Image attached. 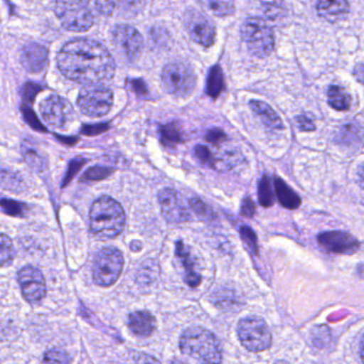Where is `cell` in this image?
Masks as SVG:
<instances>
[{
  "label": "cell",
  "instance_id": "cell-11",
  "mask_svg": "<svg viewBox=\"0 0 364 364\" xmlns=\"http://www.w3.org/2000/svg\"><path fill=\"white\" fill-rule=\"evenodd\" d=\"M40 112L46 124L53 129H69L75 120L73 106L59 95L46 97L40 105Z\"/></svg>",
  "mask_w": 364,
  "mask_h": 364
},
{
  "label": "cell",
  "instance_id": "cell-43",
  "mask_svg": "<svg viewBox=\"0 0 364 364\" xmlns=\"http://www.w3.org/2000/svg\"><path fill=\"white\" fill-rule=\"evenodd\" d=\"M172 364H183V362L178 361V360H176V362H173Z\"/></svg>",
  "mask_w": 364,
  "mask_h": 364
},
{
  "label": "cell",
  "instance_id": "cell-28",
  "mask_svg": "<svg viewBox=\"0 0 364 364\" xmlns=\"http://www.w3.org/2000/svg\"><path fill=\"white\" fill-rule=\"evenodd\" d=\"M201 5L205 6L208 10L217 16H231L235 11L233 1H204Z\"/></svg>",
  "mask_w": 364,
  "mask_h": 364
},
{
  "label": "cell",
  "instance_id": "cell-30",
  "mask_svg": "<svg viewBox=\"0 0 364 364\" xmlns=\"http://www.w3.org/2000/svg\"><path fill=\"white\" fill-rule=\"evenodd\" d=\"M195 156L202 165L206 166V167L215 168L216 166V159L208 146L198 144L195 148Z\"/></svg>",
  "mask_w": 364,
  "mask_h": 364
},
{
  "label": "cell",
  "instance_id": "cell-32",
  "mask_svg": "<svg viewBox=\"0 0 364 364\" xmlns=\"http://www.w3.org/2000/svg\"><path fill=\"white\" fill-rule=\"evenodd\" d=\"M189 204H191V208H193V212L200 217H208L210 218V215H212V210H210L208 205L200 199H191L189 201Z\"/></svg>",
  "mask_w": 364,
  "mask_h": 364
},
{
  "label": "cell",
  "instance_id": "cell-1",
  "mask_svg": "<svg viewBox=\"0 0 364 364\" xmlns=\"http://www.w3.org/2000/svg\"><path fill=\"white\" fill-rule=\"evenodd\" d=\"M57 65L65 77L86 86L108 82L116 72V63L107 48L86 38L65 43L57 57Z\"/></svg>",
  "mask_w": 364,
  "mask_h": 364
},
{
  "label": "cell",
  "instance_id": "cell-3",
  "mask_svg": "<svg viewBox=\"0 0 364 364\" xmlns=\"http://www.w3.org/2000/svg\"><path fill=\"white\" fill-rule=\"evenodd\" d=\"M180 349L200 364H220L223 361L220 342L212 331L204 328L193 327L183 332Z\"/></svg>",
  "mask_w": 364,
  "mask_h": 364
},
{
  "label": "cell",
  "instance_id": "cell-6",
  "mask_svg": "<svg viewBox=\"0 0 364 364\" xmlns=\"http://www.w3.org/2000/svg\"><path fill=\"white\" fill-rule=\"evenodd\" d=\"M55 14L61 25L73 33H85L92 27L95 16L86 1H58Z\"/></svg>",
  "mask_w": 364,
  "mask_h": 364
},
{
  "label": "cell",
  "instance_id": "cell-40",
  "mask_svg": "<svg viewBox=\"0 0 364 364\" xmlns=\"http://www.w3.org/2000/svg\"><path fill=\"white\" fill-rule=\"evenodd\" d=\"M297 122L302 131H313V129H314L315 127L314 124H313L312 121H311L310 119L306 118V117H298Z\"/></svg>",
  "mask_w": 364,
  "mask_h": 364
},
{
  "label": "cell",
  "instance_id": "cell-14",
  "mask_svg": "<svg viewBox=\"0 0 364 364\" xmlns=\"http://www.w3.org/2000/svg\"><path fill=\"white\" fill-rule=\"evenodd\" d=\"M23 296L29 304H39L46 293V279L38 268L25 266L18 272Z\"/></svg>",
  "mask_w": 364,
  "mask_h": 364
},
{
  "label": "cell",
  "instance_id": "cell-4",
  "mask_svg": "<svg viewBox=\"0 0 364 364\" xmlns=\"http://www.w3.org/2000/svg\"><path fill=\"white\" fill-rule=\"evenodd\" d=\"M240 33L242 41L253 56L266 58L274 50V33L263 18H247L242 24Z\"/></svg>",
  "mask_w": 364,
  "mask_h": 364
},
{
  "label": "cell",
  "instance_id": "cell-7",
  "mask_svg": "<svg viewBox=\"0 0 364 364\" xmlns=\"http://www.w3.org/2000/svg\"><path fill=\"white\" fill-rule=\"evenodd\" d=\"M237 334L240 343L251 353H261L269 348L272 333L264 319L257 316L242 318L238 323Z\"/></svg>",
  "mask_w": 364,
  "mask_h": 364
},
{
  "label": "cell",
  "instance_id": "cell-33",
  "mask_svg": "<svg viewBox=\"0 0 364 364\" xmlns=\"http://www.w3.org/2000/svg\"><path fill=\"white\" fill-rule=\"evenodd\" d=\"M264 12L269 18H277L284 11L282 3H263Z\"/></svg>",
  "mask_w": 364,
  "mask_h": 364
},
{
  "label": "cell",
  "instance_id": "cell-2",
  "mask_svg": "<svg viewBox=\"0 0 364 364\" xmlns=\"http://www.w3.org/2000/svg\"><path fill=\"white\" fill-rule=\"evenodd\" d=\"M125 214L120 203L112 198H100L91 206L90 230L102 240L117 237L124 229Z\"/></svg>",
  "mask_w": 364,
  "mask_h": 364
},
{
  "label": "cell",
  "instance_id": "cell-26",
  "mask_svg": "<svg viewBox=\"0 0 364 364\" xmlns=\"http://www.w3.org/2000/svg\"><path fill=\"white\" fill-rule=\"evenodd\" d=\"M257 197H259V203L264 208H269L274 204V191H272V183L267 176H264L259 180Z\"/></svg>",
  "mask_w": 364,
  "mask_h": 364
},
{
  "label": "cell",
  "instance_id": "cell-37",
  "mask_svg": "<svg viewBox=\"0 0 364 364\" xmlns=\"http://www.w3.org/2000/svg\"><path fill=\"white\" fill-rule=\"evenodd\" d=\"M132 364H161L159 360L155 359L152 355L146 353H137L134 355L133 363Z\"/></svg>",
  "mask_w": 364,
  "mask_h": 364
},
{
  "label": "cell",
  "instance_id": "cell-9",
  "mask_svg": "<svg viewBox=\"0 0 364 364\" xmlns=\"http://www.w3.org/2000/svg\"><path fill=\"white\" fill-rule=\"evenodd\" d=\"M124 259L122 253L114 247L102 249L95 257L93 278L100 287L114 284L122 272Z\"/></svg>",
  "mask_w": 364,
  "mask_h": 364
},
{
  "label": "cell",
  "instance_id": "cell-10",
  "mask_svg": "<svg viewBox=\"0 0 364 364\" xmlns=\"http://www.w3.org/2000/svg\"><path fill=\"white\" fill-rule=\"evenodd\" d=\"M184 27L189 37L203 48H210L216 39L214 22L201 10L189 8L183 18Z\"/></svg>",
  "mask_w": 364,
  "mask_h": 364
},
{
  "label": "cell",
  "instance_id": "cell-23",
  "mask_svg": "<svg viewBox=\"0 0 364 364\" xmlns=\"http://www.w3.org/2000/svg\"><path fill=\"white\" fill-rule=\"evenodd\" d=\"M176 255L182 259L183 264H184L185 269L187 270L186 274V282L188 283L191 287H198L201 282V277L195 272L193 269V262H191V257L189 255L188 250L186 247L178 242L176 244Z\"/></svg>",
  "mask_w": 364,
  "mask_h": 364
},
{
  "label": "cell",
  "instance_id": "cell-18",
  "mask_svg": "<svg viewBox=\"0 0 364 364\" xmlns=\"http://www.w3.org/2000/svg\"><path fill=\"white\" fill-rule=\"evenodd\" d=\"M316 10L321 18L333 23L348 14L349 5L346 1H319Z\"/></svg>",
  "mask_w": 364,
  "mask_h": 364
},
{
  "label": "cell",
  "instance_id": "cell-42",
  "mask_svg": "<svg viewBox=\"0 0 364 364\" xmlns=\"http://www.w3.org/2000/svg\"><path fill=\"white\" fill-rule=\"evenodd\" d=\"M133 88L135 89L138 95H144L148 93V89H146V85L142 80H134Z\"/></svg>",
  "mask_w": 364,
  "mask_h": 364
},
{
  "label": "cell",
  "instance_id": "cell-15",
  "mask_svg": "<svg viewBox=\"0 0 364 364\" xmlns=\"http://www.w3.org/2000/svg\"><path fill=\"white\" fill-rule=\"evenodd\" d=\"M159 202L161 213L168 223H182L191 219V213L185 208L174 189L168 187L161 189L159 193Z\"/></svg>",
  "mask_w": 364,
  "mask_h": 364
},
{
  "label": "cell",
  "instance_id": "cell-29",
  "mask_svg": "<svg viewBox=\"0 0 364 364\" xmlns=\"http://www.w3.org/2000/svg\"><path fill=\"white\" fill-rule=\"evenodd\" d=\"M43 364H70L69 355L63 349H50L44 355Z\"/></svg>",
  "mask_w": 364,
  "mask_h": 364
},
{
  "label": "cell",
  "instance_id": "cell-20",
  "mask_svg": "<svg viewBox=\"0 0 364 364\" xmlns=\"http://www.w3.org/2000/svg\"><path fill=\"white\" fill-rule=\"evenodd\" d=\"M274 191L277 198L283 208L287 210H296L301 204L299 196L280 178H274Z\"/></svg>",
  "mask_w": 364,
  "mask_h": 364
},
{
  "label": "cell",
  "instance_id": "cell-35",
  "mask_svg": "<svg viewBox=\"0 0 364 364\" xmlns=\"http://www.w3.org/2000/svg\"><path fill=\"white\" fill-rule=\"evenodd\" d=\"M112 173V170L106 169V168H93L86 173V178L89 180H101V178H106Z\"/></svg>",
  "mask_w": 364,
  "mask_h": 364
},
{
  "label": "cell",
  "instance_id": "cell-5",
  "mask_svg": "<svg viewBox=\"0 0 364 364\" xmlns=\"http://www.w3.org/2000/svg\"><path fill=\"white\" fill-rule=\"evenodd\" d=\"M161 84L172 97L184 99L195 90L197 77L191 65L182 61H173L164 67Z\"/></svg>",
  "mask_w": 364,
  "mask_h": 364
},
{
  "label": "cell",
  "instance_id": "cell-27",
  "mask_svg": "<svg viewBox=\"0 0 364 364\" xmlns=\"http://www.w3.org/2000/svg\"><path fill=\"white\" fill-rule=\"evenodd\" d=\"M14 247L11 238L0 233V267L9 266L14 261Z\"/></svg>",
  "mask_w": 364,
  "mask_h": 364
},
{
  "label": "cell",
  "instance_id": "cell-16",
  "mask_svg": "<svg viewBox=\"0 0 364 364\" xmlns=\"http://www.w3.org/2000/svg\"><path fill=\"white\" fill-rule=\"evenodd\" d=\"M48 50L40 43H31L23 48L21 63L26 71L40 73L48 65Z\"/></svg>",
  "mask_w": 364,
  "mask_h": 364
},
{
  "label": "cell",
  "instance_id": "cell-12",
  "mask_svg": "<svg viewBox=\"0 0 364 364\" xmlns=\"http://www.w3.org/2000/svg\"><path fill=\"white\" fill-rule=\"evenodd\" d=\"M112 40L117 50L127 60H136L141 54L144 39L137 29L129 25H117L112 31Z\"/></svg>",
  "mask_w": 364,
  "mask_h": 364
},
{
  "label": "cell",
  "instance_id": "cell-36",
  "mask_svg": "<svg viewBox=\"0 0 364 364\" xmlns=\"http://www.w3.org/2000/svg\"><path fill=\"white\" fill-rule=\"evenodd\" d=\"M95 5L97 11L100 14H104V16H109L114 12V8H116V3H112V1H97L93 4Z\"/></svg>",
  "mask_w": 364,
  "mask_h": 364
},
{
  "label": "cell",
  "instance_id": "cell-25",
  "mask_svg": "<svg viewBox=\"0 0 364 364\" xmlns=\"http://www.w3.org/2000/svg\"><path fill=\"white\" fill-rule=\"evenodd\" d=\"M159 134H161V142L165 146H176V144L184 141L182 131L176 122L169 123L165 127H161L159 129Z\"/></svg>",
  "mask_w": 364,
  "mask_h": 364
},
{
  "label": "cell",
  "instance_id": "cell-22",
  "mask_svg": "<svg viewBox=\"0 0 364 364\" xmlns=\"http://www.w3.org/2000/svg\"><path fill=\"white\" fill-rule=\"evenodd\" d=\"M223 88H225V80H223V70L219 65H215L208 72V80H206V93L212 99H216Z\"/></svg>",
  "mask_w": 364,
  "mask_h": 364
},
{
  "label": "cell",
  "instance_id": "cell-13",
  "mask_svg": "<svg viewBox=\"0 0 364 364\" xmlns=\"http://www.w3.org/2000/svg\"><path fill=\"white\" fill-rule=\"evenodd\" d=\"M317 242L326 252L336 255H353L360 248L359 240L343 231L323 232L317 236Z\"/></svg>",
  "mask_w": 364,
  "mask_h": 364
},
{
  "label": "cell",
  "instance_id": "cell-21",
  "mask_svg": "<svg viewBox=\"0 0 364 364\" xmlns=\"http://www.w3.org/2000/svg\"><path fill=\"white\" fill-rule=\"evenodd\" d=\"M328 103L338 112H346L350 108L351 97L346 89L341 86H330L328 89Z\"/></svg>",
  "mask_w": 364,
  "mask_h": 364
},
{
  "label": "cell",
  "instance_id": "cell-38",
  "mask_svg": "<svg viewBox=\"0 0 364 364\" xmlns=\"http://www.w3.org/2000/svg\"><path fill=\"white\" fill-rule=\"evenodd\" d=\"M240 213H242V216L248 217V218L253 217L255 213V205L252 200L248 198V199H245L244 201H242Z\"/></svg>",
  "mask_w": 364,
  "mask_h": 364
},
{
  "label": "cell",
  "instance_id": "cell-17",
  "mask_svg": "<svg viewBox=\"0 0 364 364\" xmlns=\"http://www.w3.org/2000/svg\"><path fill=\"white\" fill-rule=\"evenodd\" d=\"M129 327L135 336L146 338L154 332L156 319L146 311H136L129 317Z\"/></svg>",
  "mask_w": 364,
  "mask_h": 364
},
{
  "label": "cell",
  "instance_id": "cell-24",
  "mask_svg": "<svg viewBox=\"0 0 364 364\" xmlns=\"http://www.w3.org/2000/svg\"><path fill=\"white\" fill-rule=\"evenodd\" d=\"M0 187L12 193H21L24 191V182L16 172L0 168Z\"/></svg>",
  "mask_w": 364,
  "mask_h": 364
},
{
  "label": "cell",
  "instance_id": "cell-41",
  "mask_svg": "<svg viewBox=\"0 0 364 364\" xmlns=\"http://www.w3.org/2000/svg\"><path fill=\"white\" fill-rule=\"evenodd\" d=\"M0 204L4 206L5 210H7L8 213L10 214H14V210L16 208L18 213H21L20 208H22L21 204L16 203V202L7 201V202H0Z\"/></svg>",
  "mask_w": 364,
  "mask_h": 364
},
{
  "label": "cell",
  "instance_id": "cell-34",
  "mask_svg": "<svg viewBox=\"0 0 364 364\" xmlns=\"http://www.w3.org/2000/svg\"><path fill=\"white\" fill-rule=\"evenodd\" d=\"M206 141L210 142L212 144H219L221 142L227 140V136L223 133V129H210L205 136Z\"/></svg>",
  "mask_w": 364,
  "mask_h": 364
},
{
  "label": "cell",
  "instance_id": "cell-31",
  "mask_svg": "<svg viewBox=\"0 0 364 364\" xmlns=\"http://www.w3.org/2000/svg\"><path fill=\"white\" fill-rule=\"evenodd\" d=\"M240 236H242V240H244L245 244L251 249V251L253 252H257V236H255V232L250 229V228L244 227L240 228Z\"/></svg>",
  "mask_w": 364,
  "mask_h": 364
},
{
  "label": "cell",
  "instance_id": "cell-39",
  "mask_svg": "<svg viewBox=\"0 0 364 364\" xmlns=\"http://www.w3.org/2000/svg\"><path fill=\"white\" fill-rule=\"evenodd\" d=\"M24 114L26 117V121H28L29 124L33 127L35 129H38V131H43V127H42L41 123L38 121L37 117L33 114L31 109H24Z\"/></svg>",
  "mask_w": 364,
  "mask_h": 364
},
{
  "label": "cell",
  "instance_id": "cell-8",
  "mask_svg": "<svg viewBox=\"0 0 364 364\" xmlns=\"http://www.w3.org/2000/svg\"><path fill=\"white\" fill-rule=\"evenodd\" d=\"M114 95L104 85H88L80 91L77 104L82 114L91 118L105 116L112 109Z\"/></svg>",
  "mask_w": 364,
  "mask_h": 364
},
{
  "label": "cell",
  "instance_id": "cell-19",
  "mask_svg": "<svg viewBox=\"0 0 364 364\" xmlns=\"http://www.w3.org/2000/svg\"><path fill=\"white\" fill-rule=\"evenodd\" d=\"M250 107L252 112L261 119L262 122L266 127H272V129H283V123L280 117L265 102L253 100V101L250 102Z\"/></svg>",
  "mask_w": 364,
  "mask_h": 364
}]
</instances>
